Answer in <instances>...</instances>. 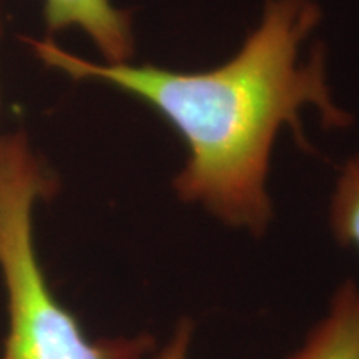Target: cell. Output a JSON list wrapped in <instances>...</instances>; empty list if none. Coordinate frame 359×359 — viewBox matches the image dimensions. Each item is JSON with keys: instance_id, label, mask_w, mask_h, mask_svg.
<instances>
[{"instance_id": "6da1fadb", "label": "cell", "mask_w": 359, "mask_h": 359, "mask_svg": "<svg viewBox=\"0 0 359 359\" xmlns=\"http://www.w3.org/2000/svg\"><path fill=\"white\" fill-rule=\"evenodd\" d=\"M320 17L311 0H266L262 24L240 52L205 72L93 62L52 39L24 42L48 69L107 83L154 109L187 147L185 165L173 180L178 198L226 226L262 236L273 218L266 185L280 130L290 127L306 147L299 114L308 105L330 127L349 123L331 100L323 53L299 62V48Z\"/></svg>"}, {"instance_id": "7a4b0ae2", "label": "cell", "mask_w": 359, "mask_h": 359, "mask_svg": "<svg viewBox=\"0 0 359 359\" xmlns=\"http://www.w3.org/2000/svg\"><path fill=\"white\" fill-rule=\"evenodd\" d=\"M57 188L24 132L0 135V276L8 321L0 359H145L156 348L154 336L88 338L53 294L35 248L34 212Z\"/></svg>"}, {"instance_id": "3957f363", "label": "cell", "mask_w": 359, "mask_h": 359, "mask_svg": "<svg viewBox=\"0 0 359 359\" xmlns=\"http://www.w3.org/2000/svg\"><path fill=\"white\" fill-rule=\"evenodd\" d=\"M43 20L50 32L82 30L110 64L130 62L135 53L130 13L110 0H43Z\"/></svg>"}, {"instance_id": "277c9868", "label": "cell", "mask_w": 359, "mask_h": 359, "mask_svg": "<svg viewBox=\"0 0 359 359\" xmlns=\"http://www.w3.org/2000/svg\"><path fill=\"white\" fill-rule=\"evenodd\" d=\"M285 359H359V281L341 283L326 313Z\"/></svg>"}, {"instance_id": "5b68a950", "label": "cell", "mask_w": 359, "mask_h": 359, "mask_svg": "<svg viewBox=\"0 0 359 359\" xmlns=\"http://www.w3.org/2000/svg\"><path fill=\"white\" fill-rule=\"evenodd\" d=\"M330 228L334 240L359 255V155L343 165L330 205Z\"/></svg>"}, {"instance_id": "8992f818", "label": "cell", "mask_w": 359, "mask_h": 359, "mask_svg": "<svg viewBox=\"0 0 359 359\" xmlns=\"http://www.w3.org/2000/svg\"><path fill=\"white\" fill-rule=\"evenodd\" d=\"M195 323L190 318H182L175 325L172 334L161 346L156 348L145 359H190Z\"/></svg>"}, {"instance_id": "52a82bcc", "label": "cell", "mask_w": 359, "mask_h": 359, "mask_svg": "<svg viewBox=\"0 0 359 359\" xmlns=\"http://www.w3.org/2000/svg\"><path fill=\"white\" fill-rule=\"evenodd\" d=\"M2 29H4V20H2V11H0V37H2Z\"/></svg>"}]
</instances>
